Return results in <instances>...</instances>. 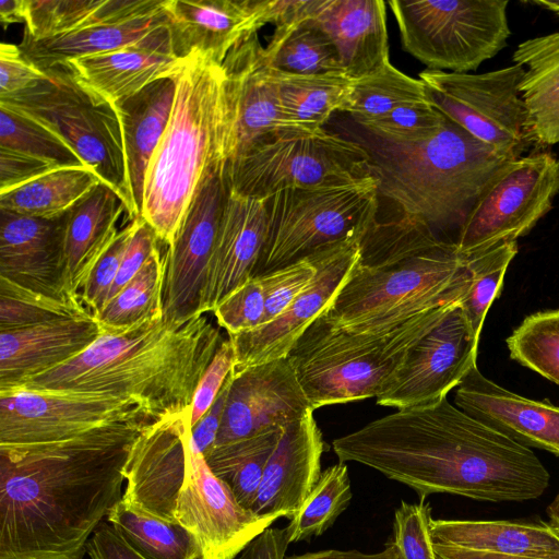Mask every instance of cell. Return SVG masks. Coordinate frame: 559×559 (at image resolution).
I'll return each instance as SVG.
<instances>
[{"label": "cell", "mask_w": 559, "mask_h": 559, "mask_svg": "<svg viewBox=\"0 0 559 559\" xmlns=\"http://www.w3.org/2000/svg\"><path fill=\"white\" fill-rule=\"evenodd\" d=\"M107 522L146 559H200L195 537L179 522L146 512L122 498L109 510Z\"/></svg>", "instance_id": "8d00e7d4"}, {"label": "cell", "mask_w": 559, "mask_h": 559, "mask_svg": "<svg viewBox=\"0 0 559 559\" xmlns=\"http://www.w3.org/2000/svg\"><path fill=\"white\" fill-rule=\"evenodd\" d=\"M165 0H26L24 35L51 38L90 25L122 21L160 9Z\"/></svg>", "instance_id": "e575fe53"}, {"label": "cell", "mask_w": 559, "mask_h": 559, "mask_svg": "<svg viewBox=\"0 0 559 559\" xmlns=\"http://www.w3.org/2000/svg\"><path fill=\"white\" fill-rule=\"evenodd\" d=\"M227 162L205 171L164 255L163 319L181 322L201 313L210 260L229 193Z\"/></svg>", "instance_id": "9a60e30c"}, {"label": "cell", "mask_w": 559, "mask_h": 559, "mask_svg": "<svg viewBox=\"0 0 559 559\" xmlns=\"http://www.w3.org/2000/svg\"><path fill=\"white\" fill-rule=\"evenodd\" d=\"M165 260L154 249L140 272L96 317L107 332L120 333L146 320L163 318Z\"/></svg>", "instance_id": "60d3db41"}, {"label": "cell", "mask_w": 559, "mask_h": 559, "mask_svg": "<svg viewBox=\"0 0 559 559\" xmlns=\"http://www.w3.org/2000/svg\"><path fill=\"white\" fill-rule=\"evenodd\" d=\"M307 20L333 40L343 71L352 80L390 62L384 1L309 0Z\"/></svg>", "instance_id": "f1b7e54d"}, {"label": "cell", "mask_w": 559, "mask_h": 559, "mask_svg": "<svg viewBox=\"0 0 559 559\" xmlns=\"http://www.w3.org/2000/svg\"><path fill=\"white\" fill-rule=\"evenodd\" d=\"M285 559H396L394 551L386 547L379 552L366 554L357 549H328L287 557Z\"/></svg>", "instance_id": "6125c7cd"}, {"label": "cell", "mask_w": 559, "mask_h": 559, "mask_svg": "<svg viewBox=\"0 0 559 559\" xmlns=\"http://www.w3.org/2000/svg\"><path fill=\"white\" fill-rule=\"evenodd\" d=\"M433 547L438 559H549L537 557L506 556L485 551H476L435 542Z\"/></svg>", "instance_id": "be15d7a7"}, {"label": "cell", "mask_w": 559, "mask_h": 559, "mask_svg": "<svg viewBox=\"0 0 559 559\" xmlns=\"http://www.w3.org/2000/svg\"><path fill=\"white\" fill-rule=\"evenodd\" d=\"M180 63L181 59L173 49L167 21L138 43L78 58L63 66L83 85L115 105L155 80L174 74Z\"/></svg>", "instance_id": "83f0119b"}, {"label": "cell", "mask_w": 559, "mask_h": 559, "mask_svg": "<svg viewBox=\"0 0 559 559\" xmlns=\"http://www.w3.org/2000/svg\"><path fill=\"white\" fill-rule=\"evenodd\" d=\"M68 212L33 217L0 210V277L58 299L80 297L64 283Z\"/></svg>", "instance_id": "7402d4cb"}, {"label": "cell", "mask_w": 559, "mask_h": 559, "mask_svg": "<svg viewBox=\"0 0 559 559\" xmlns=\"http://www.w3.org/2000/svg\"><path fill=\"white\" fill-rule=\"evenodd\" d=\"M169 123L146 171L141 217L171 245L207 168L228 163L231 118L222 64L181 59Z\"/></svg>", "instance_id": "8992f818"}, {"label": "cell", "mask_w": 559, "mask_h": 559, "mask_svg": "<svg viewBox=\"0 0 559 559\" xmlns=\"http://www.w3.org/2000/svg\"><path fill=\"white\" fill-rule=\"evenodd\" d=\"M273 70V69H272ZM283 112L301 132H318L336 111H344L353 80L344 73L297 75L273 70Z\"/></svg>", "instance_id": "d590c367"}, {"label": "cell", "mask_w": 559, "mask_h": 559, "mask_svg": "<svg viewBox=\"0 0 559 559\" xmlns=\"http://www.w3.org/2000/svg\"><path fill=\"white\" fill-rule=\"evenodd\" d=\"M280 518L259 515L242 507L211 471L191 433L190 461L177 497L175 519L195 537L200 559H235Z\"/></svg>", "instance_id": "2e32d148"}, {"label": "cell", "mask_w": 559, "mask_h": 559, "mask_svg": "<svg viewBox=\"0 0 559 559\" xmlns=\"http://www.w3.org/2000/svg\"><path fill=\"white\" fill-rule=\"evenodd\" d=\"M148 425L114 423L58 441L0 444V559H83L122 498L131 448Z\"/></svg>", "instance_id": "6da1fadb"}, {"label": "cell", "mask_w": 559, "mask_h": 559, "mask_svg": "<svg viewBox=\"0 0 559 559\" xmlns=\"http://www.w3.org/2000/svg\"><path fill=\"white\" fill-rule=\"evenodd\" d=\"M165 24L164 1L160 9L141 16L98 23L47 39L34 40L24 35L19 47L32 64L45 71L78 58L132 45Z\"/></svg>", "instance_id": "d6a6232c"}, {"label": "cell", "mask_w": 559, "mask_h": 559, "mask_svg": "<svg viewBox=\"0 0 559 559\" xmlns=\"http://www.w3.org/2000/svg\"><path fill=\"white\" fill-rule=\"evenodd\" d=\"M134 230L123 254L117 278L110 289L108 301L140 272L160 242L142 217L134 218Z\"/></svg>", "instance_id": "11a10c76"}, {"label": "cell", "mask_w": 559, "mask_h": 559, "mask_svg": "<svg viewBox=\"0 0 559 559\" xmlns=\"http://www.w3.org/2000/svg\"><path fill=\"white\" fill-rule=\"evenodd\" d=\"M431 508L428 502L401 501L395 509L392 534L385 546L396 559H438L431 535Z\"/></svg>", "instance_id": "681fc988"}, {"label": "cell", "mask_w": 559, "mask_h": 559, "mask_svg": "<svg viewBox=\"0 0 559 559\" xmlns=\"http://www.w3.org/2000/svg\"><path fill=\"white\" fill-rule=\"evenodd\" d=\"M524 73L514 63L480 74L427 69L419 79L433 107L502 157L516 160L535 145L519 90Z\"/></svg>", "instance_id": "7c38bea8"}, {"label": "cell", "mask_w": 559, "mask_h": 559, "mask_svg": "<svg viewBox=\"0 0 559 559\" xmlns=\"http://www.w3.org/2000/svg\"><path fill=\"white\" fill-rule=\"evenodd\" d=\"M235 364L233 344L224 338L202 374L191 404V425L194 426L216 400Z\"/></svg>", "instance_id": "db71d44e"}, {"label": "cell", "mask_w": 559, "mask_h": 559, "mask_svg": "<svg viewBox=\"0 0 559 559\" xmlns=\"http://www.w3.org/2000/svg\"><path fill=\"white\" fill-rule=\"evenodd\" d=\"M231 381L233 374L230 372L213 405L202 418L192 426V441L205 459L215 447Z\"/></svg>", "instance_id": "680465c9"}, {"label": "cell", "mask_w": 559, "mask_h": 559, "mask_svg": "<svg viewBox=\"0 0 559 559\" xmlns=\"http://www.w3.org/2000/svg\"><path fill=\"white\" fill-rule=\"evenodd\" d=\"M266 209L267 237L254 276L364 238L378 219L379 191L370 175L345 183L285 189L266 198Z\"/></svg>", "instance_id": "9c48e42d"}, {"label": "cell", "mask_w": 559, "mask_h": 559, "mask_svg": "<svg viewBox=\"0 0 559 559\" xmlns=\"http://www.w3.org/2000/svg\"><path fill=\"white\" fill-rule=\"evenodd\" d=\"M173 49L222 64L240 41L269 23L266 0H165Z\"/></svg>", "instance_id": "603a6c76"}, {"label": "cell", "mask_w": 559, "mask_h": 559, "mask_svg": "<svg viewBox=\"0 0 559 559\" xmlns=\"http://www.w3.org/2000/svg\"><path fill=\"white\" fill-rule=\"evenodd\" d=\"M191 433V407L146 426L129 454L122 499L176 521V501L190 461Z\"/></svg>", "instance_id": "d6986e66"}, {"label": "cell", "mask_w": 559, "mask_h": 559, "mask_svg": "<svg viewBox=\"0 0 559 559\" xmlns=\"http://www.w3.org/2000/svg\"><path fill=\"white\" fill-rule=\"evenodd\" d=\"M229 188L266 199L285 189L345 183L370 176L355 141L328 132H286L255 144L226 165Z\"/></svg>", "instance_id": "8fae6325"}, {"label": "cell", "mask_w": 559, "mask_h": 559, "mask_svg": "<svg viewBox=\"0 0 559 559\" xmlns=\"http://www.w3.org/2000/svg\"><path fill=\"white\" fill-rule=\"evenodd\" d=\"M104 333L93 314L0 332V392L66 364Z\"/></svg>", "instance_id": "4316f807"}, {"label": "cell", "mask_w": 559, "mask_h": 559, "mask_svg": "<svg viewBox=\"0 0 559 559\" xmlns=\"http://www.w3.org/2000/svg\"><path fill=\"white\" fill-rule=\"evenodd\" d=\"M283 428L216 445L205 459L211 471L233 491L237 501L250 509L258 493L265 465Z\"/></svg>", "instance_id": "ab89813d"}, {"label": "cell", "mask_w": 559, "mask_h": 559, "mask_svg": "<svg viewBox=\"0 0 559 559\" xmlns=\"http://www.w3.org/2000/svg\"><path fill=\"white\" fill-rule=\"evenodd\" d=\"M221 329L199 313L181 322L151 319L120 333L105 330L82 354L16 389L109 395L158 420L191 407L224 340Z\"/></svg>", "instance_id": "3957f363"}, {"label": "cell", "mask_w": 559, "mask_h": 559, "mask_svg": "<svg viewBox=\"0 0 559 559\" xmlns=\"http://www.w3.org/2000/svg\"><path fill=\"white\" fill-rule=\"evenodd\" d=\"M447 119L429 102H419L401 106L382 117L355 123L385 140L415 142L433 135Z\"/></svg>", "instance_id": "c3c4849f"}, {"label": "cell", "mask_w": 559, "mask_h": 559, "mask_svg": "<svg viewBox=\"0 0 559 559\" xmlns=\"http://www.w3.org/2000/svg\"><path fill=\"white\" fill-rule=\"evenodd\" d=\"M127 211L119 194L104 182L68 212L64 235V283L79 296L90 271L119 233L117 224Z\"/></svg>", "instance_id": "4dcf8cb0"}, {"label": "cell", "mask_w": 559, "mask_h": 559, "mask_svg": "<svg viewBox=\"0 0 559 559\" xmlns=\"http://www.w3.org/2000/svg\"><path fill=\"white\" fill-rule=\"evenodd\" d=\"M90 314L80 297L58 299L0 277V332Z\"/></svg>", "instance_id": "f6af8a7d"}, {"label": "cell", "mask_w": 559, "mask_h": 559, "mask_svg": "<svg viewBox=\"0 0 559 559\" xmlns=\"http://www.w3.org/2000/svg\"><path fill=\"white\" fill-rule=\"evenodd\" d=\"M454 403L513 441L559 457V406L510 392L486 378L477 365L455 388Z\"/></svg>", "instance_id": "d4e9b609"}, {"label": "cell", "mask_w": 559, "mask_h": 559, "mask_svg": "<svg viewBox=\"0 0 559 559\" xmlns=\"http://www.w3.org/2000/svg\"><path fill=\"white\" fill-rule=\"evenodd\" d=\"M362 239L345 240L312 253L314 277L280 317L251 331L228 335L235 353L233 373L288 356L349 277L360 258Z\"/></svg>", "instance_id": "ac0fdd59"}, {"label": "cell", "mask_w": 559, "mask_h": 559, "mask_svg": "<svg viewBox=\"0 0 559 559\" xmlns=\"http://www.w3.org/2000/svg\"><path fill=\"white\" fill-rule=\"evenodd\" d=\"M353 493L346 463L322 471L299 511L285 527L289 543L322 535L345 511Z\"/></svg>", "instance_id": "7bdbcfd3"}, {"label": "cell", "mask_w": 559, "mask_h": 559, "mask_svg": "<svg viewBox=\"0 0 559 559\" xmlns=\"http://www.w3.org/2000/svg\"><path fill=\"white\" fill-rule=\"evenodd\" d=\"M324 450L313 411L283 427L250 510L294 518L321 476Z\"/></svg>", "instance_id": "484cf974"}, {"label": "cell", "mask_w": 559, "mask_h": 559, "mask_svg": "<svg viewBox=\"0 0 559 559\" xmlns=\"http://www.w3.org/2000/svg\"><path fill=\"white\" fill-rule=\"evenodd\" d=\"M264 309L262 281L260 276H254L225 297L213 310V314L228 335H235L260 326Z\"/></svg>", "instance_id": "f5cc1de1"}, {"label": "cell", "mask_w": 559, "mask_h": 559, "mask_svg": "<svg viewBox=\"0 0 559 559\" xmlns=\"http://www.w3.org/2000/svg\"><path fill=\"white\" fill-rule=\"evenodd\" d=\"M477 336L461 301L409 350L403 366L376 397L397 409L433 404L447 397L476 365Z\"/></svg>", "instance_id": "e0dca14e"}, {"label": "cell", "mask_w": 559, "mask_h": 559, "mask_svg": "<svg viewBox=\"0 0 559 559\" xmlns=\"http://www.w3.org/2000/svg\"><path fill=\"white\" fill-rule=\"evenodd\" d=\"M134 219L123 226L90 271L79 296L92 314L97 317L105 308L117 278L121 261L134 230Z\"/></svg>", "instance_id": "816d5d0a"}, {"label": "cell", "mask_w": 559, "mask_h": 559, "mask_svg": "<svg viewBox=\"0 0 559 559\" xmlns=\"http://www.w3.org/2000/svg\"><path fill=\"white\" fill-rule=\"evenodd\" d=\"M559 192V159L537 151L512 160L478 200L456 246L469 255L526 236L551 209Z\"/></svg>", "instance_id": "4fadbf2b"}, {"label": "cell", "mask_w": 559, "mask_h": 559, "mask_svg": "<svg viewBox=\"0 0 559 559\" xmlns=\"http://www.w3.org/2000/svg\"><path fill=\"white\" fill-rule=\"evenodd\" d=\"M285 528H266L235 559H285L289 545Z\"/></svg>", "instance_id": "94428289"}, {"label": "cell", "mask_w": 559, "mask_h": 559, "mask_svg": "<svg viewBox=\"0 0 559 559\" xmlns=\"http://www.w3.org/2000/svg\"><path fill=\"white\" fill-rule=\"evenodd\" d=\"M231 374L215 447L283 428L313 411L288 357Z\"/></svg>", "instance_id": "ffe728a7"}, {"label": "cell", "mask_w": 559, "mask_h": 559, "mask_svg": "<svg viewBox=\"0 0 559 559\" xmlns=\"http://www.w3.org/2000/svg\"><path fill=\"white\" fill-rule=\"evenodd\" d=\"M526 3L535 4L538 7H543L549 11H552L559 14V1H548V0H532L525 1Z\"/></svg>", "instance_id": "003e7915"}, {"label": "cell", "mask_w": 559, "mask_h": 559, "mask_svg": "<svg viewBox=\"0 0 559 559\" xmlns=\"http://www.w3.org/2000/svg\"><path fill=\"white\" fill-rule=\"evenodd\" d=\"M516 253L518 242L504 241L466 255L472 284L461 306L477 336H480L487 311L499 296L507 269Z\"/></svg>", "instance_id": "bcb514c9"}, {"label": "cell", "mask_w": 559, "mask_h": 559, "mask_svg": "<svg viewBox=\"0 0 559 559\" xmlns=\"http://www.w3.org/2000/svg\"><path fill=\"white\" fill-rule=\"evenodd\" d=\"M546 513L549 520L548 523L559 533V490L547 506Z\"/></svg>", "instance_id": "03108f58"}, {"label": "cell", "mask_w": 559, "mask_h": 559, "mask_svg": "<svg viewBox=\"0 0 559 559\" xmlns=\"http://www.w3.org/2000/svg\"><path fill=\"white\" fill-rule=\"evenodd\" d=\"M177 71L162 76L115 104L124 145L134 216L141 217L148 164L169 123Z\"/></svg>", "instance_id": "f546056e"}, {"label": "cell", "mask_w": 559, "mask_h": 559, "mask_svg": "<svg viewBox=\"0 0 559 559\" xmlns=\"http://www.w3.org/2000/svg\"><path fill=\"white\" fill-rule=\"evenodd\" d=\"M471 284L456 243L407 216L377 219L349 277L318 319L346 331H378L461 301Z\"/></svg>", "instance_id": "277c9868"}, {"label": "cell", "mask_w": 559, "mask_h": 559, "mask_svg": "<svg viewBox=\"0 0 559 559\" xmlns=\"http://www.w3.org/2000/svg\"><path fill=\"white\" fill-rule=\"evenodd\" d=\"M156 420L134 402L109 395L27 389L0 392V444L51 442L108 424Z\"/></svg>", "instance_id": "5bb4252c"}, {"label": "cell", "mask_w": 559, "mask_h": 559, "mask_svg": "<svg viewBox=\"0 0 559 559\" xmlns=\"http://www.w3.org/2000/svg\"><path fill=\"white\" fill-rule=\"evenodd\" d=\"M26 0H1L0 20L3 27L13 23H25Z\"/></svg>", "instance_id": "e7e4bbea"}, {"label": "cell", "mask_w": 559, "mask_h": 559, "mask_svg": "<svg viewBox=\"0 0 559 559\" xmlns=\"http://www.w3.org/2000/svg\"><path fill=\"white\" fill-rule=\"evenodd\" d=\"M264 56L271 69L283 73H344L333 40L309 20L275 27L269 45L264 47Z\"/></svg>", "instance_id": "74e56055"}, {"label": "cell", "mask_w": 559, "mask_h": 559, "mask_svg": "<svg viewBox=\"0 0 559 559\" xmlns=\"http://www.w3.org/2000/svg\"><path fill=\"white\" fill-rule=\"evenodd\" d=\"M346 131L366 151L379 195L454 243L478 200L512 162L449 118L415 142L385 140L355 122Z\"/></svg>", "instance_id": "5b68a950"}, {"label": "cell", "mask_w": 559, "mask_h": 559, "mask_svg": "<svg viewBox=\"0 0 559 559\" xmlns=\"http://www.w3.org/2000/svg\"><path fill=\"white\" fill-rule=\"evenodd\" d=\"M266 199L229 193L221 217L203 292L201 313L213 312L254 277L267 237Z\"/></svg>", "instance_id": "cb8c5ba5"}, {"label": "cell", "mask_w": 559, "mask_h": 559, "mask_svg": "<svg viewBox=\"0 0 559 559\" xmlns=\"http://www.w3.org/2000/svg\"><path fill=\"white\" fill-rule=\"evenodd\" d=\"M453 304L378 331H346L317 319L287 356L311 408L377 397Z\"/></svg>", "instance_id": "52a82bcc"}, {"label": "cell", "mask_w": 559, "mask_h": 559, "mask_svg": "<svg viewBox=\"0 0 559 559\" xmlns=\"http://www.w3.org/2000/svg\"><path fill=\"white\" fill-rule=\"evenodd\" d=\"M435 543L506 556L559 559V533L544 521L431 520Z\"/></svg>", "instance_id": "1f68e13d"}, {"label": "cell", "mask_w": 559, "mask_h": 559, "mask_svg": "<svg viewBox=\"0 0 559 559\" xmlns=\"http://www.w3.org/2000/svg\"><path fill=\"white\" fill-rule=\"evenodd\" d=\"M53 169L57 167L45 160L0 147V193L22 187Z\"/></svg>", "instance_id": "6f0895ef"}, {"label": "cell", "mask_w": 559, "mask_h": 559, "mask_svg": "<svg viewBox=\"0 0 559 559\" xmlns=\"http://www.w3.org/2000/svg\"><path fill=\"white\" fill-rule=\"evenodd\" d=\"M0 147L25 153L57 168L86 167L55 132L36 120L0 106Z\"/></svg>", "instance_id": "7dc6e473"}, {"label": "cell", "mask_w": 559, "mask_h": 559, "mask_svg": "<svg viewBox=\"0 0 559 559\" xmlns=\"http://www.w3.org/2000/svg\"><path fill=\"white\" fill-rule=\"evenodd\" d=\"M525 69L520 93L526 105L535 145L559 143V32L519 44L512 55Z\"/></svg>", "instance_id": "836d02e7"}, {"label": "cell", "mask_w": 559, "mask_h": 559, "mask_svg": "<svg viewBox=\"0 0 559 559\" xmlns=\"http://www.w3.org/2000/svg\"><path fill=\"white\" fill-rule=\"evenodd\" d=\"M45 76L32 64L19 46L0 45V98L16 94Z\"/></svg>", "instance_id": "9f6ffc18"}, {"label": "cell", "mask_w": 559, "mask_h": 559, "mask_svg": "<svg viewBox=\"0 0 559 559\" xmlns=\"http://www.w3.org/2000/svg\"><path fill=\"white\" fill-rule=\"evenodd\" d=\"M316 273L314 255L310 254L286 266L258 275L265 294V309L261 325L280 317L312 281Z\"/></svg>", "instance_id": "f907efd6"}, {"label": "cell", "mask_w": 559, "mask_h": 559, "mask_svg": "<svg viewBox=\"0 0 559 559\" xmlns=\"http://www.w3.org/2000/svg\"><path fill=\"white\" fill-rule=\"evenodd\" d=\"M222 67L231 118L228 162L278 134L301 132L286 120L277 82L258 34L236 45Z\"/></svg>", "instance_id": "44dd1931"}, {"label": "cell", "mask_w": 559, "mask_h": 559, "mask_svg": "<svg viewBox=\"0 0 559 559\" xmlns=\"http://www.w3.org/2000/svg\"><path fill=\"white\" fill-rule=\"evenodd\" d=\"M338 462H356L412 488L424 501L450 493L478 501L540 497L550 474L536 454L468 416L447 397L397 409L335 439Z\"/></svg>", "instance_id": "7a4b0ae2"}, {"label": "cell", "mask_w": 559, "mask_h": 559, "mask_svg": "<svg viewBox=\"0 0 559 559\" xmlns=\"http://www.w3.org/2000/svg\"><path fill=\"white\" fill-rule=\"evenodd\" d=\"M102 180L87 167L53 169L28 183L0 193V210L33 217L69 211Z\"/></svg>", "instance_id": "f35d334b"}, {"label": "cell", "mask_w": 559, "mask_h": 559, "mask_svg": "<svg viewBox=\"0 0 559 559\" xmlns=\"http://www.w3.org/2000/svg\"><path fill=\"white\" fill-rule=\"evenodd\" d=\"M506 343L511 359L559 385V309L527 316Z\"/></svg>", "instance_id": "ee69618b"}, {"label": "cell", "mask_w": 559, "mask_h": 559, "mask_svg": "<svg viewBox=\"0 0 559 559\" xmlns=\"http://www.w3.org/2000/svg\"><path fill=\"white\" fill-rule=\"evenodd\" d=\"M29 87L0 98L55 132L112 188L134 219L121 124L115 105L83 85L67 66H56Z\"/></svg>", "instance_id": "ba28073f"}, {"label": "cell", "mask_w": 559, "mask_h": 559, "mask_svg": "<svg viewBox=\"0 0 559 559\" xmlns=\"http://www.w3.org/2000/svg\"><path fill=\"white\" fill-rule=\"evenodd\" d=\"M508 0H391L402 48L429 70L475 71L507 45Z\"/></svg>", "instance_id": "30bf717a"}, {"label": "cell", "mask_w": 559, "mask_h": 559, "mask_svg": "<svg viewBox=\"0 0 559 559\" xmlns=\"http://www.w3.org/2000/svg\"><path fill=\"white\" fill-rule=\"evenodd\" d=\"M419 102H428L424 82L389 62L372 74L353 80L343 112L348 114L354 122H361Z\"/></svg>", "instance_id": "b9f144b4"}, {"label": "cell", "mask_w": 559, "mask_h": 559, "mask_svg": "<svg viewBox=\"0 0 559 559\" xmlns=\"http://www.w3.org/2000/svg\"><path fill=\"white\" fill-rule=\"evenodd\" d=\"M87 555L91 559H146L108 522H102L90 538Z\"/></svg>", "instance_id": "91938a15"}]
</instances>
